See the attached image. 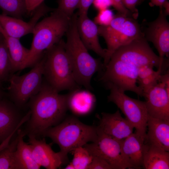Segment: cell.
Segmentation results:
<instances>
[{"instance_id":"obj_1","label":"cell","mask_w":169,"mask_h":169,"mask_svg":"<svg viewBox=\"0 0 169 169\" xmlns=\"http://www.w3.org/2000/svg\"><path fill=\"white\" fill-rule=\"evenodd\" d=\"M147 65L157 69L165 68L167 61L161 60L143 34L115 51L103 69L99 80L105 84H112L124 92L131 91L143 97V91L137 84V79L140 68Z\"/></svg>"},{"instance_id":"obj_2","label":"cell","mask_w":169,"mask_h":169,"mask_svg":"<svg viewBox=\"0 0 169 169\" xmlns=\"http://www.w3.org/2000/svg\"><path fill=\"white\" fill-rule=\"evenodd\" d=\"M59 93L43 79L39 91L28 101L31 115L24 131L26 134L36 137L43 136L64 117L68 109L67 94Z\"/></svg>"},{"instance_id":"obj_3","label":"cell","mask_w":169,"mask_h":169,"mask_svg":"<svg viewBox=\"0 0 169 169\" xmlns=\"http://www.w3.org/2000/svg\"><path fill=\"white\" fill-rule=\"evenodd\" d=\"M71 19L56 8L37 23L32 33L31 48L21 70L33 67L41 59L44 51L59 42L66 34Z\"/></svg>"},{"instance_id":"obj_4","label":"cell","mask_w":169,"mask_h":169,"mask_svg":"<svg viewBox=\"0 0 169 169\" xmlns=\"http://www.w3.org/2000/svg\"><path fill=\"white\" fill-rule=\"evenodd\" d=\"M77 13H74L71 17L64 47L77 83L90 90L92 78L96 72L103 69V65L99 59L90 55L81 41L77 28Z\"/></svg>"},{"instance_id":"obj_5","label":"cell","mask_w":169,"mask_h":169,"mask_svg":"<svg viewBox=\"0 0 169 169\" xmlns=\"http://www.w3.org/2000/svg\"><path fill=\"white\" fill-rule=\"evenodd\" d=\"M98 135L97 126L85 125L73 116L47 130L43 135L52 140L60 149L59 152L68 160V154L75 148L94 141Z\"/></svg>"},{"instance_id":"obj_6","label":"cell","mask_w":169,"mask_h":169,"mask_svg":"<svg viewBox=\"0 0 169 169\" xmlns=\"http://www.w3.org/2000/svg\"><path fill=\"white\" fill-rule=\"evenodd\" d=\"M64 43L61 39L47 50L44 55L43 78L59 92L71 91L79 87L75 80Z\"/></svg>"},{"instance_id":"obj_7","label":"cell","mask_w":169,"mask_h":169,"mask_svg":"<svg viewBox=\"0 0 169 169\" xmlns=\"http://www.w3.org/2000/svg\"><path fill=\"white\" fill-rule=\"evenodd\" d=\"M98 32L107 45L103 69L115 51L143 34L136 19L119 13L109 25L98 26Z\"/></svg>"},{"instance_id":"obj_8","label":"cell","mask_w":169,"mask_h":169,"mask_svg":"<svg viewBox=\"0 0 169 169\" xmlns=\"http://www.w3.org/2000/svg\"><path fill=\"white\" fill-rule=\"evenodd\" d=\"M105 84L110 90L108 101L117 106L135 129V133L145 141L149 115L145 101L131 98L112 84Z\"/></svg>"},{"instance_id":"obj_9","label":"cell","mask_w":169,"mask_h":169,"mask_svg":"<svg viewBox=\"0 0 169 169\" xmlns=\"http://www.w3.org/2000/svg\"><path fill=\"white\" fill-rule=\"evenodd\" d=\"M44 62L43 55L28 72L20 76L13 74L9 78L8 95L19 108L23 107L39 91L43 82Z\"/></svg>"},{"instance_id":"obj_10","label":"cell","mask_w":169,"mask_h":169,"mask_svg":"<svg viewBox=\"0 0 169 169\" xmlns=\"http://www.w3.org/2000/svg\"><path fill=\"white\" fill-rule=\"evenodd\" d=\"M96 139L83 146L92 156H97L106 161L112 169L129 168L121 154V143L105 135L98 128Z\"/></svg>"},{"instance_id":"obj_11","label":"cell","mask_w":169,"mask_h":169,"mask_svg":"<svg viewBox=\"0 0 169 169\" xmlns=\"http://www.w3.org/2000/svg\"><path fill=\"white\" fill-rule=\"evenodd\" d=\"M54 9L47 6L43 2L34 10L32 17L28 22L21 19L0 14V25L8 35L19 39L28 34L32 33L40 19Z\"/></svg>"},{"instance_id":"obj_12","label":"cell","mask_w":169,"mask_h":169,"mask_svg":"<svg viewBox=\"0 0 169 169\" xmlns=\"http://www.w3.org/2000/svg\"><path fill=\"white\" fill-rule=\"evenodd\" d=\"M166 16L162 8H160L158 17L149 23L143 33L146 40L153 43L161 61L169 56V23Z\"/></svg>"},{"instance_id":"obj_13","label":"cell","mask_w":169,"mask_h":169,"mask_svg":"<svg viewBox=\"0 0 169 169\" xmlns=\"http://www.w3.org/2000/svg\"><path fill=\"white\" fill-rule=\"evenodd\" d=\"M149 115L169 121V89L159 81L143 95Z\"/></svg>"},{"instance_id":"obj_14","label":"cell","mask_w":169,"mask_h":169,"mask_svg":"<svg viewBox=\"0 0 169 169\" xmlns=\"http://www.w3.org/2000/svg\"><path fill=\"white\" fill-rule=\"evenodd\" d=\"M28 136L33 157L40 167L47 169H57L68 161L59 151L54 152L51 146L46 143L44 139L39 140L33 135Z\"/></svg>"},{"instance_id":"obj_15","label":"cell","mask_w":169,"mask_h":169,"mask_svg":"<svg viewBox=\"0 0 169 169\" xmlns=\"http://www.w3.org/2000/svg\"><path fill=\"white\" fill-rule=\"evenodd\" d=\"M98 129L108 136L122 141L133 133V126L122 117L119 110L114 113L102 112L99 116Z\"/></svg>"},{"instance_id":"obj_16","label":"cell","mask_w":169,"mask_h":169,"mask_svg":"<svg viewBox=\"0 0 169 169\" xmlns=\"http://www.w3.org/2000/svg\"><path fill=\"white\" fill-rule=\"evenodd\" d=\"M19 108L12 102L3 98L0 100V142L9 137L22 122L30 115V111L21 118Z\"/></svg>"},{"instance_id":"obj_17","label":"cell","mask_w":169,"mask_h":169,"mask_svg":"<svg viewBox=\"0 0 169 169\" xmlns=\"http://www.w3.org/2000/svg\"><path fill=\"white\" fill-rule=\"evenodd\" d=\"M147 146L136 133H132L121 141V150L129 168L143 167L144 155Z\"/></svg>"},{"instance_id":"obj_18","label":"cell","mask_w":169,"mask_h":169,"mask_svg":"<svg viewBox=\"0 0 169 169\" xmlns=\"http://www.w3.org/2000/svg\"><path fill=\"white\" fill-rule=\"evenodd\" d=\"M76 25L80 39L87 49L92 51L104 59L106 50L100 44L97 25L86 14L78 15Z\"/></svg>"},{"instance_id":"obj_19","label":"cell","mask_w":169,"mask_h":169,"mask_svg":"<svg viewBox=\"0 0 169 169\" xmlns=\"http://www.w3.org/2000/svg\"><path fill=\"white\" fill-rule=\"evenodd\" d=\"M145 143L169 151V121L149 115Z\"/></svg>"},{"instance_id":"obj_20","label":"cell","mask_w":169,"mask_h":169,"mask_svg":"<svg viewBox=\"0 0 169 169\" xmlns=\"http://www.w3.org/2000/svg\"><path fill=\"white\" fill-rule=\"evenodd\" d=\"M67 94V105L74 115H86L91 112L95 107L96 99L90 90L77 88Z\"/></svg>"},{"instance_id":"obj_21","label":"cell","mask_w":169,"mask_h":169,"mask_svg":"<svg viewBox=\"0 0 169 169\" xmlns=\"http://www.w3.org/2000/svg\"><path fill=\"white\" fill-rule=\"evenodd\" d=\"M0 33L3 36L7 44L12 62L14 73L21 70L28 53L29 49L24 47L19 39L8 35L0 25Z\"/></svg>"},{"instance_id":"obj_22","label":"cell","mask_w":169,"mask_h":169,"mask_svg":"<svg viewBox=\"0 0 169 169\" xmlns=\"http://www.w3.org/2000/svg\"><path fill=\"white\" fill-rule=\"evenodd\" d=\"M147 145L143 168L145 169H169V151L154 146Z\"/></svg>"},{"instance_id":"obj_23","label":"cell","mask_w":169,"mask_h":169,"mask_svg":"<svg viewBox=\"0 0 169 169\" xmlns=\"http://www.w3.org/2000/svg\"><path fill=\"white\" fill-rule=\"evenodd\" d=\"M26 135L20 130V136L16 151V156L20 169H38L40 167L35 161L30 145L23 140Z\"/></svg>"},{"instance_id":"obj_24","label":"cell","mask_w":169,"mask_h":169,"mask_svg":"<svg viewBox=\"0 0 169 169\" xmlns=\"http://www.w3.org/2000/svg\"><path fill=\"white\" fill-rule=\"evenodd\" d=\"M154 67L151 65H145L141 67L139 70L137 84L142 90L143 97L150 88L159 82L161 75L168 70L159 68L155 70Z\"/></svg>"},{"instance_id":"obj_25","label":"cell","mask_w":169,"mask_h":169,"mask_svg":"<svg viewBox=\"0 0 169 169\" xmlns=\"http://www.w3.org/2000/svg\"><path fill=\"white\" fill-rule=\"evenodd\" d=\"M20 130L16 137L0 151V169H20L16 156V151Z\"/></svg>"},{"instance_id":"obj_26","label":"cell","mask_w":169,"mask_h":169,"mask_svg":"<svg viewBox=\"0 0 169 169\" xmlns=\"http://www.w3.org/2000/svg\"><path fill=\"white\" fill-rule=\"evenodd\" d=\"M14 74L10 56L3 37L0 42V84Z\"/></svg>"},{"instance_id":"obj_27","label":"cell","mask_w":169,"mask_h":169,"mask_svg":"<svg viewBox=\"0 0 169 169\" xmlns=\"http://www.w3.org/2000/svg\"><path fill=\"white\" fill-rule=\"evenodd\" d=\"M2 14L21 19L27 10L25 0H0Z\"/></svg>"},{"instance_id":"obj_28","label":"cell","mask_w":169,"mask_h":169,"mask_svg":"<svg viewBox=\"0 0 169 169\" xmlns=\"http://www.w3.org/2000/svg\"><path fill=\"white\" fill-rule=\"evenodd\" d=\"M74 156L72 162L74 169H88L91 163L92 156L83 146L78 147L72 151Z\"/></svg>"},{"instance_id":"obj_29","label":"cell","mask_w":169,"mask_h":169,"mask_svg":"<svg viewBox=\"0 0 169 169\" xmlns=\"http://www.w3.org/2000/svg\"><path fill=\"white\" fill-rule=\"evenodd\" d=\"M80 0H58L57 9L68 16L71 17L77 8Z\"/></svg>"},{"instance_id":"obj_30","label":"cell","mask_w":169,"mask_h":169,"mask_svg":"<svg viewBox=\"0 0 169 169\" xmlns=\"http://www.w3.org/2000/svg\"><path fill=\"white\" fill-rule=\"evenodd\" d=\"M115 16L113 12L109 8L99 11L98 13L95 17L94 22L99 26L109 25Z\"/></svg>"},{"instance_id":"obj_31","label":"cell","mask_w":169,"mask_h":169,"mask_svg":"<svg viewBox=\"0 0 169 169\" xmlns=\"http://www.w3.org/2000/svg\"><path fill=\"white\" fill-rule=\"evenodd\" d=\"M92 156V161L88 169H112L111 166L102 158L97 156Z\"/></svg>"},{"instance_id":"obj_32","label":"cell","mask_w":169,"mask_h":169,"mask_svg":"<svg viewBox=\"0 0 169 169\" xmlns=\"http://www.w3.org/2000/svg\"><path fill=\"white\" fill-rule=\"evenodd\" d=\"M112 6L118 11V13L132 17L135 19L137 18L124 6L122 0H111Z\"/></svg>"},{"instance_id":"obj_33","label":"cell","mask_w":169,"mask_h":169,"mask_svg":"<svg viewBox=\"0 0 169 169\" xmlns=\"http://www.w3.org/2000/svg\"><path fill=\"white\" fill-rule=\"evenodd\" d=\"M122 0L125 8L137 18L139 13L138 10L136 8V6L144 0Z\"/></svg>"},{"instance_id":"obj_34","label":"cell","mask_w":169,"mask_h":169,"mask_svg":"<svg viewBox=\"0 0 169 169\" xmlns=\"http://www.w3.org/2000/svg\"><path fill=\"white\" fill-rule=\"evenodd\" d=\"M94 0H80L77 13L78 16L87 14L88 9Z\"/></svg>"},{"instance_id":"obj_35","label":"cell","mask_w":169,"mask_h":169,"mask_svg":"<svg viewBox=\"0 0 169 169\" xmlns=\"http://www.w3.org/2000/svg\"><path fill=\"white\" fill-rule=\"evenodd\" d=\"M44 0H25L27 14L33 13L34 10L40 4L44 2Z\"/></svg>"},{"instance_id":"obj_36","label":"cell","mask_w":169,"mask_h":169,"mask_svg":"<svg viewBox=\"0 0 169 169\" xmlns=\"http://www.w3.org/2000/svg\"><path fill=\"white\" fill-rule=\"evenodd\" d=\"M92 4L98 11L109 8L112 6L111 0H94Z\"/></svg>"},{"instance_id":"obj_37","label":"cell","mask_w":169,"mask_h":169,"mask_svg":"<svg viewBox=\"0 0 169 169\" xmlns=\"http://www.w3.org/2000/svg\"><path fill=\"white\" fill-rule=\"evenodd\" d=\"M166 0H150L149 5L151 7L158 6L162 8V5Z\"/></svg>"},{"instance_id":"obj_38","label":"cell","mask_w":169,"mask_h":169,"mask_svg":"<svg viewBox=\"0 0 169 169\" xmlns=\"http://www.w3.org/2000/svg\"><path fill=\"white\" fill-rule=\"evenodd\" d=\"M162 8L164 13L167 16L169 14V3L167 0H166L163 3Z\"/></svg>"},{"instance_id":"obj_39","label":"cell","mask_w":169,"mask_h":169,"mask_svg":"<svg viewBox=\"0 0 169 169\" xmlns=\"http://www.w3.org/2000/svg\"><path fill=\"white\" fill-rule=\"evenodd\" d=\"M11 137H9L3 141L0 145V151L5 147L9 143Z\"/></svg>"},{"instance_id":"obj_40","label":"cell","mask_w":169,"mask_h":169,"mask_svg":"<svg viewBox=\"0 0 169 169\" xmlns=\"http://www.w3.org/2000/svg\"><path fill=\"white\" fill-rule=\"evenodd\" d=\"M4 95V92L2 88L1 84H0V100L3 98Z\"/></svg>"},{"instance_id":"obj_41","label":"cell","mask_w":169,"mask_h":169,"mask_svg":"<svg viewBox=\"0 0 169 169\" xmlns=\"http://www.w3.org/2000/svg\"><path fill=\"white\" fill-rule=\"evenodd\" d=\"M65 169H74V167L71 162H70L64 168Z\"/></svg>"},{"instance_id":"obj_42","label":"cell","mask_w":169,"mask_h":169,"mask_svg":"<svg viewBox=\"0 0 169 169\" xmlns=\"http://www.w3.org/2000/svg\"><path fill=\"white\" fill-rule=\"evenodd\" d=\"M3 38V37L2 35L0 33V42L1 41Z\"/></svg>"}]
</instances>
